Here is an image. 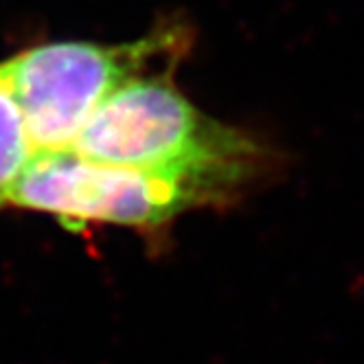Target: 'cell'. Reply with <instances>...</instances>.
Listing matches in <instances>:
<instances>
[{"label":"cell","instance_id":"cell-1","mask_svg":"<svg viewBox=\"0 0 364 364\" xmlns=\"http://www.w3.org/2000/svg\"><path fill=\"white\" fill-rule=\"evenodd\" d=\"M73 149L97 163L193 182L222 206L270 165V151L255 136L182 95L171 70L119 88L95 110Z\"/></svg>","mask_w":364,"mask_h":364},{"label":"cell","instance_id":"cell-2","mask_svg":"<svg viewBox=\"0 0 364 364\" xmlns=\"http://www.w3.org/2000/svg\"><path fill=\"white\" fill-rule=\"evenodd\" d=\"M182 24H165L119 44L58 40L5 60L36 151L70 149L103 101L154 73H167L189 50Z\"/></svg>","mask_w":364,"mask_h":364},{"label":"cell","instance_id":"cell-3","mask_svg":"<svg viewBox=\"0 0 364 364\" xmlns=\"http://www.w3.org/2000/svg\"><path fill=\"white\" fill-rule=\"evenodd\" d=\"M9 206L44 213L68 230L114 224L154 237L180 215L220 206V202L193 182L97 163L70 147L36 151Z\"/></svg>","mask_w":364,"mask_h":364},{"label":"cell","instance_id":"cell-4","mask_svg":"<svg viewBox=\"0 0 364 364\" xmlns=\"http://www.w3.org/2000/svg\"><path fill=\"white\" fill-rule=\"evenodd\" d=\"M33 156L36 147L18 106L7 62H0V211L9 206L18 180Z\"/></svg>","mask_w":364,"mask_h":364}]
</instances>
